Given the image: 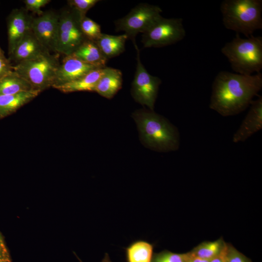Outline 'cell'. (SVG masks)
<instances>
[{"label": "cell", "instance_id": "cell-24", "mask_svg": "<svg viewBox=\"0 0 262 262\" xmlns=\"http://www.w3.org/2000/svg\"><path fill=\"white\" fill-rule=\"evenodd\" d=\"M189 252L174 253L164 250L153 254L151 262H188Z\"/></svg>", "mask_w": 262, "mask_h": 262}, {"label": "cell", "instance_id": "cell-19", "mask_svg": "<svg viewBox=\"0 0 262 262\" xmlns=\"http://www.w3.org/2000/svg\"><path fill=\"white\" fill-rule=\"evenodd\" d=\"M127 39L128 37L125 33L113 35L102 33L95 42L102 54L108 59L119 55L124 51Z\"/></svg>", "mask_w": 262, "mask_h": 262}, {"label": "cell", "instance_id": "cell-3", "mask_svg": "<svg viewBox=\"0 0 262 262\" xmlns=\"http://www.w3.org/2000/svg\"><path fill=\"white\" fill-rule=\"evenodd\" d=\"M224 26L246 37L262 29V0H224L220 5Z\"/></svg>", "mask_w": 262, "mask_h": 262}, {"label": "cell", "instance_id": "cell-10", "mask_svg": "<svg viewBox=\"0 0 262 262\" xmlns=\"http://www.w3.org/2000/svg\"><path fill=\"white\" fill-rule=\"evenodd\" d=\"M59 14L52 11L33 17L32 31L42 46L48 51L57 53Z\"/></svg>", "mask_w": 262, "mask_h": 262}, {"label": "cell", "instance_id": "cell-13", "mask_svg": "<svg viewBox=\"0 0 262 262\" xmlns=\"http://www.w3.org/2000/svg\"><path fill=\"white\" fill-rule=\"evenodd\" d=\"M65 56L58 68L53 87L76 80L91 71L98 68L72 55Z\"/></svg>", "mask_w": 262, "mask_h": 262}, {"label": "cell", "instance_id": "cell-21", "mask_svg": "<svg viewBox=\"0 0 262 262\" xmlns=\"http://www.w3.org/2000/svg\"><path fill=\"white\" fill-rule=\"evenodd\" d=\"M33 90H36L14 71L0 80V95H15Z\"/></svg>", "mask_w": 262, "mask_h": 262}, {"label": "cell", "instance_id": "cell-12", "mask_svg": "<svg viewBox=\"0 0 262 262\" xmlns=\"http://www.w3.org/2000/svg\"><path fill=\"white\" fill-rule=\"evenodd\" d=\"M249 106L246 115L233 135L234 143L245 141L262 129V96L253 100Z\"/></svg>", "mask_w": 262, "mask_h": 262}, {"label": "cell", "instance_id": "cell-17", "mask_svg": "<svg viewBox=\"0 0 262 262\" xmlns=\"http://www.w3.org/2000/svg\"><path fill=\"white\" fill-rule=\"evenodd\" d=\"M40 92L33 90L15 95H0V119L12 114L33 100Z\"/></svg>", "mask_w": 262, "mask_h": 262}, {"label": "cell", "instance_id": "cell-7", "mask_svg": "<svg viewBox=\"0 0 262 262\" xmlns=\"http://www.w3.org/2000/svg\"><path fill=\"white\" fill-rule=\"evenodd\" d=\"M185 35L181 18L162 16L143 33L142 42L145 48L162 47L181 41Z\"/></svg>", "mask_w": 262, "mask_h": 262}, {"label": "cell", "instance_id": "cell-32", "mask_svg": "<svg viewBox=\"0 0 262 262\" xmlns=\"http://www.w3.org/2000/svg\"><path fill=\"white\" fill-rule=\"evenodd\" d=\"M78 259L79 260V261L81 262H82L80 259L78 258ZM101 262H112V261H111V260L110 259L109 254L108 253H105L104 257L102 259V260L101 261Z\"/></svg>", "mask_w": 262, "mask_h": 262}, {"label": "cell", "instance_id": "cell-18", "mask_svg": "<svg viewBox=\"0 0 262 262\" xmlns=\"http://www.w3.org/2000/svg\"><path fill=\"white\" fill-rule=\"evenodd\" d=\"M71 55L98 68L105 67L108 60L96 42L88 39L85 40Z\"/></svg>", "mask_w": 262, "mask_h": 262}, {"label": "cell", "instance_id": "cell-2", "mask_svg": "<svg viewBox=\"0 0 262 262\" xmlns=\"http://www.w3.org/2000/svg\"><path fill=\"white\" fill-rule=\"evenodd\" d=\"M133 117L142 141L147 147L164 152L179 148V131L166 118L150 110L136 111Z\"/></svg>", "mask_w": 262, "mask_h": 262}, {"label": "cell", "instance_id": "cell-6", "mask_svg": "<svg viewBox=\"0 0 262 262\" xmlns=\"http://www.w3.org/2000/svg\"><path fill=\"white\" fill-rule=\"evenodd\" d=\"M82 18L68 6L59 14L56 51L65 56L72 54L86 39L81 28Z\"/></svg>", "mask_w": 262, "mask_h": 262}, {"label": "cell", "instance_id": "cell-28", "mask_svg": "<svg viewBox=\"0 0 262 262\" xmlns=\"http://www.w3.org/2000/svg\"><path fill=\"white\" fill-rule=\"evenodd\" d=\"M13 71V65L4 54L0 53V80Z\"/></svg>", "mask_w": 262, "mask_h": 262}, {"label": "cell", "instance_id": "cell-31", "mask_svg": "<svg viewBox=\"0 0 262 262\" xmlns=\"http://www.w3.org/2000/svg\"><path fill=\"white\" fill-rule=\"evenodd\" d=\"M226 249V248H225ZM224 251L220 255L211 259L209 262H225L224 259Z\"/></svg>", "mask_w": 262, "mask_h": 262}, {"label": "cell", "instance_id": "cell-8", "mask_svg": "<svg viewBox=\"0 0 262 262\" xmlns=\"http://www.w3.org/2000/svg\"><path fill=\"white\" fill-rule=\"evenodd\" d=\"M162 9L158 6L140 3L125 16L115 21L117 31H123L128 38L135 41L138 33H145L162 16Z\"/></svg>", "mask_w": 262, "mask_h": 262}, {"label": "cell", "instance_id": "cell-27", "mask_svg": "<svg viewBox=\"0 0 262 262\" xmlns=\"http://www.w3.org/2000/svg\"><path fill=\"white\" fill-rule=\"evenodd\" d=\"M26 5V9L36 13L38 16L41 15L44 12L41 8L50 0H25L24 1Z\"/></svg>", "mask_w": 262, "mask_h": 262}, {"label": "cell", "instance_id": "cell-14", "mask_svg": "<svg viewBox=\"0 0 262 262\" xmlns=\"http://www.w3.org/2000/svg\"><path fill=\"white\" fill-rule=\"evenodd\" d=\"M46 51L31 30L17 44L8 59L16 64L34 58Z\"/></svg>", "mask_w": 262, "mask_h": 262}, {"label": "cell", "instance_id": "cell-4", "mask_svg": "<svg viewBox=\"0 0 262 262\" xmlns=\"http://www.w3.org/2000/svg\"><path fill=\"white\" fill-rule=\"evenodd\" d=\"M228 59L232 69L236 73L250 75L261 72L262 69V37L253 35L241 38L235 37L226 43L221 49Z\"/></svg>", "mask_w": 262, "mask_h": 262}, {"label": "cell", "instance_id": "cell-29", "mask_svg": "<svg viewBox=\"0 0 262 262\" xmlns=\"http://www.w3.org/2000/svg\"><path fill=\"white\" fill-rule=\"evenodd\" d=\"M189 252V257L188 262H209V260L202 259L193 255L190 252Z\"/></svg>", "mask_w": 262, "mask_h": 262}, {"label": "cell", "instance_id": "cell-33", "mask_svg": "<svg viewBox=\"0 0 262 262\" xmlns=\"http://www.w3.org/2000/svg\"><path fill=\"white\" fill-rule=\"evenodd\" d=\"M5 249L4 245H3V242H2V239H1V237L0 235V251L1 250H2L3 249Z\"/></svg>", "mask_w": 262, "mask_h": 262}, {"label": "cell", "instance_id": "cell-11", "mask_svg": "<svg viewBox=\"0 0 262 262\" xmlns=\"http://www.w3.org/2000/svg\"><path fill=\"white\" fill-rule=\"evenodd\" d=\"M33 17L24 8L13 10L7 20L8 55L11 54L19 41L32 30Z\"/></svg>", "mask_w": 262, "mask_h": 262}, {"label": "cell", "instance_id": "cell-26", "mask_svg": "<svg viewBox=\"0 0 262 262\" xmlns=\"http://www.w3.org/2000/svg\"><path fill=\"white\" fill-rule=\"evenodd\" d=\"M99 0H70L68 3L70 7L75 9L83 18L87 12L93 7Z\"/></svg>", "mask_w": 262, "mask_h": 262}, {"label": "cell", "instance_id": "cell-22", "mask_svg": "<svg viewBox=\"0 0 262 262\" xmlns=\"http://www.w3.org/2000/svg\"><path fill=\"white\" fill-rule=\"evenodd\" d=\"M227 244L222 238L213 241H204L190 252L195 256L210 261L222 254Z\"/></svg>", "mask_w": 262, "mask_h": 262}, {"label": "cell", "instance_id": "cell-30", "mask_svg": "<svg viewBox=\"0 0 262 262\" xmlns=\"http://www.w3.org/2000/svg\"><path fill=\"white\" fill-rule=\"evenodd\" d=\"M0 262H10V259L6 249L0 251Z\"/></svg>", "mask_w": 262, "mask_h": 262}, {"label": "cell", "instance_id": "cell-23", "mask_svg": "<svg viewBox=\"0 0 262 262\" xmlns=\"http://www.w3.org/2000/svg\"><path fill=\"white\" fill-rule=\"evenodd\" d=\"M81 28L86 38L93 41L96 42L102 33L100 25L86 16L81 21Z\"/></svg>", "mask_w": 262, "mask_h": 262}, {"label": "cell", "instance_id": "cell-15", "mask_svg": "<svg viewBox=\"0 0 262 262\" xmlns=\"http://www.w3.org/2000/svg\"><path fill=\"white\" fill-rule=\"evenodd\" d=\"M122 82V74L120 70L105 67L94 92L103 97L110 99L121 88Z\"/></svg>", "mask_w": 262, "mask_h": 262}, {"label": "cell", "instance_id": "cell-5", "mask_svg": "<svg viewBox=\"0 0 262 262\" xmlns=\"http://www.w3.org/2000/svg\"><path fill=\"white\" fill-rule=\"evenodd\" d=\"M60 65L57 53L51 54L46 51L34 58L13 65V70L34 90L41 92L54 85Z\"/></svg>", "mask_w": 262, "mask_h": 262}, {"label": "cell", "instance_id": "cell-1", "mask_svg": "<svg viewBox=\"0 0 262 262\" xmlns=\"http://www.w3.org/2000/svg\"><path fill=\"white\" fill-rule=\"evenodd\" d=\"M262 88V74L245 75L227 71L215 77L209 107L223 116L238 115L246 110Z\"/></svg>", "mask_w": 262, "mask_h": 262}, {"label": "cell", "instance_id": "cell-25", "mask_svg": "<svg viewBox=\"0 0 262 262\" xmlns=\"http://www.w3.org/2000/svg\"><path fill=\"white\" fill-rule=\"evenodd\" d=\"M224 259L225 262H251L248 258L229 244H227Z\"/></svg>", "mask_w": 262, "mask_h": 262}, {"label": "cell", "instance_id": "cell-34", "mask_svg": "<svg viewBox=\"0 0 262 262\" xmlns=\"http://www.w3.org/2000/svg\"><path fill=\"white\" fill-rule=\"evenodd\" d=\"M3 52L1 48L0 47V53Z\"/></svg>", "mask_w": 262, "mask_h": 262}, {"label": "cell", "instance_id": "cell-9", "mask_svg": "<svg viewBox=\"0 0 262 262\" xmlns=\"http://www.w3.org/2000/svg\"><path fill=\"white\" fill-rule=\"evenodd\" d=\"M133 43L137 51V66L131 94L136 102L153 111L161 80L150 75L140 60L139 49L135 42Z\"/></svg>", "mask_w": 262, "mask_h": 262}, {"label": "cell", "instance_id": "cell-20", "mask_svg": "<svg viewBox=\"0 0 262 262\" xmlns=\"http://www.w3.org/2000/svg\"><path fill=\"white\" fill-rule=\"evenodd\" d=\"M154 245L144 240L131 243L125 249L126 262H151Z\"/></svg>", "mask_w": 262, "mask_h": 262}, {"label": "cell", "instance_id": "cell-16", "mask_svg": "<svg viewBox=\"0 0 262 262\" xmlns=\"http://www.w3.org/2000/svg\"><path fill=\"white\" fill-rule=\"evenodd\" d=\"M104 69L105 67L96 68L76 80L55 85L53 87L64 93L77 91L94 92L96 86Z\"/></svg>", "mask_w": 262, "mask_h": 262}]
</instances>
